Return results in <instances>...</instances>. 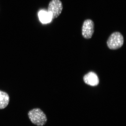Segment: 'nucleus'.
<instances>
[{
	"instance_id": "obj_4",
	"label": "nucleus",
	"mask_w": 126,
	"mask_h": 126,
	"mask_svg": "<svg viewBox=\"0 0 126 126\" xmlns=\"http://www.w3.org/2000/svg\"><path fill=\"white\" fill-rule=\"evenodd\" d=\"M94 24L92 20L88 19L84 20L82 26V35L84 38L89 39L94 32Z\"/></svg>"
},
{
	"instance_id": "obj_2",
	"label": "nucleus",
	"mask_w": 126,
	"mask_h": 126,
	"mask_svg": "<svg viewBox=\"0 0 126 126\" xmlns=\"http://www.w3.org/2000/svg\"><path fill=\"white\" fill-rule=\"evenodd\" d=\"M124 41V37L122 34L118 32H115L109 36L107 44L110 49H117L122 47Z\"/></svg>"
},
{
	"instance_id": "obj_6",
	"label": "nucleus",
	"mask_w": 126,
	"mask_h": 126,
	"mask_svg": "<svg viewBox=\"0 0 126 126\" xmlns=\"http://www.w3.org/2000/svg\"><path fill=\"white\" fill-rule=\"evenodd\" d=\"M10 101V97L7 93L0 90V109H3L7 107Z\"/></svg>"
},
{
	"instance_id": "obj_1",
	"label": "nucleus",
	"mask_w": 126,
	"mask_h": 126,
	"mask_svg": "<svg viewBox=\"0 0 126 126\" xmlns=\"http://www.w3.org/2000/svg\"><path fill=\"white\" fill-rule=\"evenodd\" d=\"M29 118L33 124L38 126H43L47 123V116L39 108L33 109L28 113Z\"/></svg>"
},
{
	"instance_id": "obj_5",
	"label": "nucleus",
	"mask_w": 126,
	"mask_h": 126,
	"mask_svg": "<svg viewBox=\"0 0 126 126\" xmlns=\"http://www.w3.org/2000/svg\"><path fill=\"white\" fill-rule=\"evenodd\" d=\"M84 82L90 86H95L98 85L99 79L97 75L93 72H90L85 75L83 77Z\"/></svg>"
},
{
	"instance_id": "obj_3",
	"label": "nucleus",
	"mask_w": 126,
	"mask_h": 126,
	"mask_svg": "<svg viewBox=\"0 0 126 126\" xmlns=\"http://www.w3.org/2000/svg\"><path fill=\"white\" fill-rule=\"evenodd\" d=\"M63 9V3L60 0H52L48 6L47 12L52 19L58 18L60 15Z\"/></svg>"
},
{
	"instance_id": "obj_7",
	"label": "nucleus",
	"mask_w": 126,
	"mask_h": 126,
	"mask_svg": "<svg viewBox=\"0 0 126 126\" xmlns=\"http://www.w3.org/2000/svg\"><path fill=\"white\" fill-rule=\"evenodd\" d=\"M40 20L43 23L46 24L51 21L52 18L47 12L45 11H41L38 14Z\"/></svg>"
}]
</instances>
